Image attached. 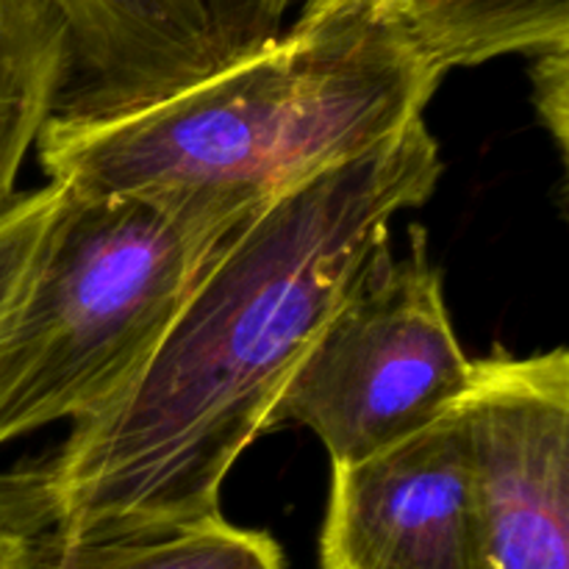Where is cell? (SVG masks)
Instances as JSON below:
<instances>
[{
  "label": "cell",
  "mask_w": 569,
  "mask_h": 569,
  "mask_svg": "<svg viewBox=\"0 0 569 569\" xmlns=\"http://www.w3.org/2000/svg\"><path fill=\"white\" fill-rule=\"evenodd\" d=\"M253 214L198 194L83 198L61 189L0 322V448L106 409Z\"/></svg>",
  "instance_id": "cell-3"
},
{
  "label": "cell",
  "mask_w": 569,
  "mask_h": 569,
  "mask_svg": "<svg viewBox=\"0 0 569 569\" xmlns=\"http://www.w3.org/2000/svg\"><path fill=\"white\" fill-rule=\"evenodd\" d=\"M400 0H300L298 20H311V17L328 14L342 6H376V9H395Z\"/></svg>",
  "instance_id": "cell-14"
},
{
  "label": "cell",
  "mask_w": 569,
  "mask_h": 569,
  "mask_svg": "<svg viewBox=\"0 0 569 569\" xmlns=\"http://www.w3.org/2000/svg\"><path fill=\"white\" fill-rule=\"evenodd\" d=\"M426 120L256 211L222 244L142 370L59 448L0 472L22 539L159 533L220 515L239 456L389 222L437 189Z\"/></svg>",
  "instance_id": "cell-1"
},
{
  "label": "cell",
  "mask_w": 569,
  "mask_h": 569,
  "mask_svg": "<svg viewBox=\"0 0 569 569\" xmlns=\"http://www.w3.org/2000/svg\"><path fill=\"white\" fill-rule=\"evenodd\" d=\"M395 11L442 76L498 56L569 50V0H400Z\"/></svg>",
  "instance_id": "cell-9"
},
{
  "label": "cell",
  "mask_w": 569,
  "mask_h": 569,
  "mask_svg": "<svg viewBox=\"0 0 569 569\" xmlns=\"http://www.w3.org/2000/svg\"><path fill=\"white\" fill-rule=\"evenodd\" d=\"M356 276L283 387L272 428H309L331 467L353 465L453 415L476 383L445 303L428 233L409 226Z\"/></svg>",
  "instance_id": "cell-4"
},
{
  "label": "cell",
  "mask_w": 569,
  "mask_h": 569,
  "mask_svg": "<svg viewBox=\"0 0 569 569\" xmlns=\"http://www.w3.org/2000/svg\"><path fill=\"white\" fill-rule=\"evenodd\" d=\"M537 64L531 70L533 103L539 117L553 133L561 153H567L569 131V50H553V53L533 56Z\"/></svg>",
  "instance_id": "cell-13"
},
{
  "label": "cell",
  "mask_w": 569,
  "mask_h": 569,
  "mask_svg": "<svg viewBox=\"0 0 569 569\" xmlns=\"http://www.w3.org/2000/svg\"><path fill=\"white\" fill-rule=\"evenodd\" d=\"M483 569H569V353L476 361L461 403Z\"/></svg>",
  "instance_id": "cell-5"
},
{
  "label": "cell",
  "mask_w": 569,
  "mask_h": 569,
  "mask_svg": "<svg viewBox=\"0 0 569 569\" xmlns=\"http://www.w3.org/2000/svg\"><path fill=\"white\" fill-rule=\"evenodd\" d=\"M76 64L53 120H106L164 100L222 67L200 0H56Z\"/></svg>",
  "instance_id": "cell-7"
},
{
  "label": "cell",
  "mask_w": 569,
  "mask_h": 569,
  "mask_svg": "<svg viewBox=\"0 0 569 569\" xmlns=\"http://www.w3.org/2000/svg\"><path fill=\"white\" fill-rule=\"evenodd\" d=\"M26 569H287V561L270 533L217 515L159 533L26 539Z\"/></svg>",
  "instance_id": "cell-10"
},
{
  "label": "cell",
  "mask_w": 569,
  "mask_h": 569,
  "mask_svg": "<svg viewBox=\"0 0 569 569\" xmlns=\"http://www.w3.org/2000/svg\"><path fill=\"white\" fill-rule=\"evenodd\" d=\"M331 470L322 569H483L461 406Z\"/></svg>",
  "instance_id": "cell-6"
},
{
  "label": "cell",
  "mask_w": 569,
  "mask_h": 569,
  "mask_svg": "<svg viewBox=\"0 0 569 569\" xmlns=\"http://www.w3.org/2000/svg\"><path fill=\"white\" fill-rule=\"evenodd\" d=\"M72 64V28L56 0H0V211L14 203L22 161L56 117Z\"/></svg>",
  "instance_id": "cell-8"
},
{
  "label": "cell",
  "mask_w": 569,
  "mask_h": 569,
  "mask_svg": "<svg viewBox=\"0 0 569 569\" xmlns=\"http://www.w3.org/2000/svg\"><path fill=\"white\" fill-rule=\"evenodd\" d=\"M442 78L398 11L342 6L144 109L50 120L39 164L83 198L198 194L261 211L420 122Z\"/></svg>",
  "instance_id": "cell-2"
},
{
  "label": "cell",
  "mask_w": 569,
  "mask_h": 569,
  "mask_svg": "<svg viewBox=\"0 0 569 569\" xmlns=\"http://www.w3.org/2000/svg\"><path fill=\"white\" fill-rule=\"evenodd\" d=\"M61 203V189L53 183L17 194L14 203L0 211V322L14 303L33 253Z\"/></svg>",
  "instance_id": "cell-11"
},
{
  "label": "cell",
  "mask_w": 569,
  "mask_h": 569,
  "mask_svg": "<svg viewBox=\"0 0 569 569\" xmlns=\"http://www.w3.org/2000/svg\"><path fill=\"white\" fill-rule=\"evenodd\" d=\"M0 569H26V539L0 526Z\"/></svg>",
  "instance_id": "cell-15"
},
{
  "label": "cell",
  "mask_w": 569,
  "mask_h": 569,
  "mask_svg": "<svg viewBox=\"0 0 569 569\" xmlns=\"http://www.w3.org/2000/svg\"><path fill=\"white\" fill-rule=\"evenodd\" d=\"M220 61L259 50L287 31V17L300 0H200Z\"/></svg>",
  "instance_id": "cell-12"
}]
</instances>
